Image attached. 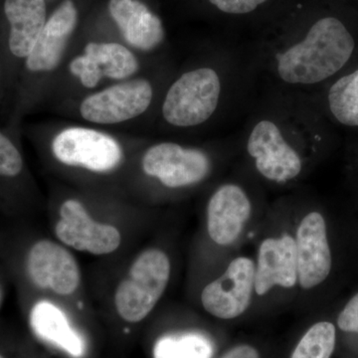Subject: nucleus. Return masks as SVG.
Segmentation results:
<instances>
[{
	"label": "nucleus",
	"instance_id": "nucleus-20",
	"mask_svg": "<svg viewBox=\"0 0 358 358\" xmlns=\"http://www.w3.org/2000/svg\"><path fill=\"white\" fill-rule=\"evenodd\" d=\"M213 345L207 336L197 333L169 334L157 339L154 358H210Z\"/></svg>",
	"mask_w": 358,
	"mask_h": 358
},
{
	"label": "nucleus",
	"instance_id": "nucleus-18",
	"mask_svg": "<svg viewBox=\"0 0 358 358\" xmlns=\"http://www.w3.org/2000/svg\"><path fill=\"white\" fill-rule=\"evenodd\" d=\"M4 13L10 23L11 53L18 58H27L46 24L44 0H6Z\"/></svg>",
	"mask_w": 358,
	"mask_h": 358
},
{
	"label": "nucleus",
	"instance_id": "nucleus-7",
	"mask_svg": "<svg viewBox=\"0 0 358 358\" xmlns=\"http://www.w3.org/2000/svg\"><path fill=\"white\" fill-rule=\"evenodd\" d=\"M255 288V266L246 257L229 264L224 274L203 289L201 303L207 313L232 320L246 312Z\"/></svg>",
	"mask_w": 358,
	"mask_h": 358
},
{
	"label": "nucleus",
	"instance_id": "nucleus-17",
	"mask_svg": "<svg viewBox=\"0 0 358 358\" xmlns=\"http://www.w3.org/2000/svg\"><path fill=\"white\" fill-rule=\"evenodd\" d=\"M29 324L37 338L57 346L73 357H82L86 352L83 338L71 326L65 313L49 301H40L29 313Z\"/></svg>",
	"mask_w": 358,
	"mask_h": 358
},
{
	"label": "nucleus",
	"instance_id": "nucleus-13",
	"mask_svg": "<svg viewBox=\"0 0 358 358\" xmlns=\"http://www.w3.org/2000/svg\"><path fill=\"white\" fill-rule=\"evenodd\" d=\"M138 64L133 53L117 43L90 42L85 55L71 62L70 70L81 80L87 88H94L103 76L124 79L138 70Z\"/></svg>",
	"mask_w": 358,
	"mask_h": 358
},
{
	"label": "nucleus",
	"instance_id": "nucleus-26",
	"mask_svg": "<svg viewBox=\"0 0 358 358\" xmlns=\"http://www.w3.org/2000/svg\"><path fill=\"white\" fill-rule=\"evenodd\" d=\"M2 299H3V294H2L1 287H0V307H1Z\"/></svg>",
	"mask_w": 358,
	"mask_h": 358
},
{
	"label": "nucleus",
	"instance_id": "nucleus-5",
	"mask_svg": "<svg viewBox=\"0 0 358 358\" xmlns=\"http://www.w3.org/2000/svg\"><path fill=\"white\" fill-rule=\"evenodd\" d=\"M247 152L257 171L268 180L287 182L301 173V159L275 122L262 120L249 134Z\"/></svg>",
	"mask_w": 358,
	"mask_h": 358
},
{
	"label": "nucleus",
	"instance_id": "nucleus-22",
	"mask_svg": "<svg viewBox=\"0 0 358 358\" xmlns=\"http://www.w3.org/2000/svg\"><path fill=\"white\" fill-rule=\"evenodd\" d=\"M23 159L13 141L0 133V176L15 178L22 171Z\"/></svg>",
	"mask_w": 358,
	"mask_h": 358
},
{
	"label": "nucleus",
	"instance_id": "nucleus-4",
	"mask_svg": "<svg viewBox=\"0 0 358 358\" xmlns=\"http://www.w3.org/2000/svg\"><path fill=\"white\" fill-rule=\"evenodd\" d=\"M54 157L71 166H81L96 173L113 171L122 160V148L108 134L95 129L71 128L58 134L52 143Z\"/></svg>",
	"mask_w": 358,
	"mask_h": 358
},
{
	"label": "nucleus",
	"instance_id": "nucleus-9",
	"mask_svg": "<svg viewBox=\"0 0 358 358\" xmlns=\"http://www.w3.org/2000/svg\"><path fill=\"white\" fill-rule=\"evenodd\" d=\"M56 236L71 248L94 255H107L119 248L120 231L113 225L96 222L85 207L74 199L67 200L60 208Z\"/></svg>",
	"mask_w": 358,
	"mask_h": 358
},
{
	"label": "nucleus",
	"instance_id": "nucleus-27",
	"mask_svg": "<svg viewBox=\"0 0 358 358\" xmlns=\"http://www.w3.org/2000/svg\"><path fill=\"white\" fill-rule=\"evenodd\" d=\"M0 358H3V357H2V355H0Z\"/></svg>",
	"mask_w": 358,
	"mask_h": 358
},
{
	"label": "nucleus",
	"instance_id": "nucleus-25",
	"mask_svg": "<svg viewBox=\"0 0 358 358\" xmlns=\"http://www.w3.org/2000/svg\"><path fill=\"white\" fill-rule=\"evenodd\" d=\"M221 358H261L258 350L253 346L241 345L235 346Z\"/></svg>",
	"mask_w": 358,
	"mask_h": 358
},
{
	"label": "nucleus",
	"instance_id": "nucleus-15",
	"mask_svg": "<svg viewBox=\"0 0 358 358\" xmlns=\"http://www.w3.org/2000/svg\"><path fill=\"white\" fill-rule=\"evenodd\" d=\"M78 21V11L72 0H65L52 14L28 55L26 66L32 72L55 69L62 59L68 40Z\"/></svg>",
	"mask_w": 358,
	"mask_h": 358
},
{
	"label": "nucleus",
	"instance_id": "nucleus-2",
	"mask_svg": "<svg viewBox=\"0 0 358 358\" xmlns=\"http://www.w3.org/2000/svg\"><path fill=\"white\" fill-rule=\"evenodd\" d=\"M171 270L169 257L159 249L138 255L115 291V305L120 317L133 324L145 320L166 291Z\"/></svg>",
	"mask_w": 358,
	"mask_h": 358
},
{
	"label": "nucleus",
	"instance_id": "nucleus-10",
	"mask_svg": "<svg viewBox=\"0 0 358 358\" xmlns=\"http://www.w3.org/2000/svg\"><path fill=\"white\" fill-rule=\"evenodd\" d=\"M26 272L35 287L68 296L79 287L77 261L64 247L48 240L36 242L27 254Z\"/></svg>",
	"mask_w": 358,
	"mask_h": 358
},
{
	"label": "nucleus",
	"instance_id": "nucleus-16",
	"mask_svg": "<svg viewBox=\"0 0 358 358\" xmlns=\"http://www.w3.org/2000/svg\"><path fill=\"white\" fill-rule=\"evenodd\" d=\"M109 10L129 44L152 50L164 38L162 20L140 0H110Z\"/></svg>",
	"mask_w": 358,
	"mask_h": 358
},
{
	"label": "nucleus",
	"instance_id": "nucleus-23",
	"mask_svg": "<svg viewBox=\"0 0 358 358\" xmlns=\"http://www.w3.org/2000/svg\"><path fill=\"white\" fill-rule=\"evenodd\" d=\"M211 6L221 13L231 15H243L253 13L268 0H208Z\"/></svg>",
	"mask_w": 358,
	"mask_h": 358
},
{
	"label": "nucleus",
	"instance_id": "nucleus-11",
	"mask_svg": "<svg viewBox=\"0 0 358 358\" xmlns=\"http://www.w3.org/2000/svg\"><path fill=\"white\" fill-rule=\"evenodd\" d=\"M294 241L298 282L303 289L315 288L326 281L333 267L324 216L319 212L308 213L301 220Z\"/></svg>",
	"mask_w": 358,
	"mask_h": 358
},
{
	"label": "nucleus",
	"instance_id": "nucleus-6",
	"mask_svg": "<svg viewBox=\"0 0 358 358\" xmlns=\"http://www.w3.org/2000/svg\"><path fill=\"white\" fill-rule=\"evenodd\" d=\"M143 169L166 187H185L206 178L210 171V159L202 150L162 143L150 148L143 155Z\"/></svg>",
	"mask_w": 358,
	"mask_h": 358
},
{
	"label": "nucleus",
	"instance_id": "nucleus-1",
	"mask_svg": "<svg viewBox=\"0 0 358 358\" xmlns=\"http://www.w3.org/2000/svg\"><path fill=\"white\" fill-rule=\"evenodd\" d=\"M357 44L338 18H320L303 39L278 54L275 69L285 83L310 86L331 79L350 62Z\"/></svg>",
	"mask_w": 358,
	"mask_h": 358
},
{
	"label": "nucleus",
	"instance_id": "nucleus-24",
	"mask_svg": "<svg viewBox=\"0 0 358 358\" xmlns=\"http://www.w3.org/2000/svg\"><path fill=\"white\" fill-rule=\"evenodd\" d=\"M338 326L346 333L358 334V293L350 299L339 313Z\"/></svg>",
	"mask_w": 358,
	"mask_h": 358
},
{
	"label": "nucleus",
	"instance_id": "nucleus-14",
	"mask_svg": "<svg viewBox=\"0 0 358 358\" xmlns=\"http://www.w3.org/2000/svg\"><path fill=\"white\" fill-rule=\"evenodd\" d=\"M298 282L296 241L289 234L268 238L259 249L255 291L263 296L275 286L291 289Z\"/></svg>",
	"mask_w": 358,
	"mask_h": 358
},
{
	"label": "nucleus",
	"instance_id": "nucleus-3",
	"mask_svg": "<svg viewBox=\"0 0 358 358\" xmlns=\"http://www.w3.org/2000/svg\"><path fill=\"white\" fill-rule=\"evenodd\" d=\"M221 81L212 68H200L182 75L167 92L162 115L176 127L203 124L217 109Z\"/></svg>",
	"mask_w": 358,
	"mask_h": 358
},
{
	"label": "nucleus",
	"instance_id": "nucleus-19",
	"mask_svg": "<svg viewBox=\"0 0 358 358\" xmlns=\"http://www.w3.org/2000/svg\"><path fill=\"white\" fill-rule=\"evenodd\" d=\"M327 100L329 113L338 124L358 128V67L334 82Z\"/></svg>",
	"mask_w": 358,
	"mask_h": 358
},
{
	"label": "nucleus",
	"instance_id": "nucleus-21",
	"mask_svg": "<svg viewBox=\"0 0 358 358\" xmlns=\"http://www.w3.org/2000/svg\"><path fill=\"white\" fill-rule=\"evenodd\" d=\"M336 327L329 322H320L301 338L291 358H331L336 348Z\"/></svg>",
	"mask_w": 358,
	"mask_h": 358
},
{
	"label": "nucleus",
	"instance_id": "nucleus-12",
	"mask_svg": "<svg viewBox=\"0 0 358 358\" xmlns=\"http://www.w3.org/2000/svg\"><path fill=\"white\" fill-rule=\"evenodd\" d=\"M251 211V202L241 187L221 186L213 193L207 206L209 236L221 246L232 244L241 234Z\"/></svg>",
	"mask_w": 358,
	"mask_h": 358
},
{
	"label": "nucleus",
	"instance_id": "nucleus-8",
	"mask_svg": "<svg viewBox=\"0 0 358 358\" xmlns=\"http://www.w3.org/2000/svg\"><path fill=\"white\" fill-rule=\"evenodd\" d=\"M152 100V85L133 80L87 96L80 107L82 117L96 124H117L145 113Z\"/></svg>",
	"mask_w": 358,
	"mask_h": 358
}]
</instances>
